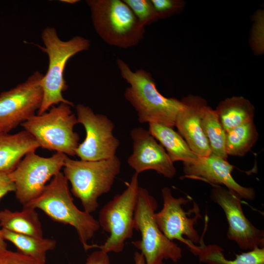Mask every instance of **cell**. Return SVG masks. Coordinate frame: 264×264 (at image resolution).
<instances>
[{
	"label": "cell",
	"instance_id": "obj_1",
	"mask_svg": "<svg viewBox=\"0 0 264 264\" xmlns=\"http://www.w3.org/2000/svg\"><path fill=\"white\" fill-rule=\"evenodd\" d=\"M117 64L122 77L130 85L124 97L137 112L139 122L174 128L176 115L183 106L182 101L162 95L150 72L141 68L133 71L120 59Z\"/></svg>",
	"mask_w": 264,
	"mask_h": 264
},
{
	"label": "cell",
	"instance_id": "obj_2",
	"mask_svg": "<svg viewBox=\"0 0 264 264\" xmlns=\"http://www.w3.org/2000/svg\"><path fill=\"white\" fill-rule=\"evenodd\" d=\"M24 206L39 209L52 220L73 227L85 250L90 249L88 242L100 227L91 214L81 211L75 205L68 181L61 172L38 197Z\"/></svg>",
	"mask_w": 264,
	"mask_h": 264
},
{
	"label": "cell",
	"instance_id": "obj_3",
	"mask_svg": "<svg viewBox=\"0 0 264 264\" xmlns=\"http://www.w3.org/2000/svg\"><path fill=\"white\" fill-rule=\"evenodd\" d=\"M41 37L45 46L41 49L47 54L48 66L40 83L43 96L38 115L46 112L52 106L61 103L74 106L62 94L67 88L64 72L68 60L77 53L88 50L90 45L88 40L81 36L62 41L53 27H45Z\"/></svg>",
	"mask_w": 264,
	"mask_h": 264
},
{
	"label": "cell",
	"instance_id": "obj_4",
	"mask_svg": "<svg viewBox=\"0 0 264 264\" xmlns=\"http://www.w3.org/2000/svg\"><path fill=\"white\" fill-rule=\"evenodd\" d=\"M121 165L116 155L97 161L66 157L63 174L71 184L72 193L81 201L84 211L89 214L96 211L98 198L110 190Z\"/></svg>",
	"mask_w": 264,
	"mask_h": 264
},
{
	"label": "cell",
	"instance_id": "obj_5",
	"mask_svg": "<svg viewBox=\"0 0 264 264\" xmlns=\"http://www.w3.org/2000/svg\"><path fill=\"white\" fill-rule=\"evenodd\" d=\"M93 27L107 44L122 48L137 45L145 27L123 0H88Z\"/></svg>",
	"mask_w": 264,
	"mask_h": 264
},
{
	"label": "cell",
	"instance_id": "obj_6",
	"mask_svg": "<svg viewBox=\"0 0 264 264\" xmlns=\"http://www.w3.org/2000/svg\"><path fill=\"white\" fill-rule=\"evenodd\" d=\"M156 199L148 191L139 187L134 216V227L141 238L132 244L141 252L146 264H165V260L177 263L182 257L181 248L161 231L154 218Z\"/></svg>",
	"mask_w": 264,
	"mask_h": 264
},
{
	"label": "cell",
	"instance_id": "obj_7",
	"mask_svg": "<svg viewBox=\"0 0 264 264\" xmlns=\"http://www.w3.org/2000/svg\"><path fill=\"white\" fill-rule=\"evenodd\" d=\"M71 107L60 103L51 107L48 112L34 115L21 125L34 137L40 147L74 156L80 138L74 131L78 123Z\"/></svg>",
	"mask_w": 264,
	"mask_h": 264
},
{
	"label": "cell",
	"instance_id": "obj_8",
	"mask_svg": "<svg viewBox=\"0 0 264 264\" xmlns=\"http://www.w3.org/2000/svg\"><path fill=\"white\" fill-rule=\"evenodd\" d=\"M138 175L135 173L127 188L115 196L100 211L98 222L110 236L101 245H91L109 253H120L125 242L132 238L134 227V216L139 190Z\"/></svg>",
	"mask_w": 264,
	"mask_h": 264
},
{
	"label": "cell",
	"instance_id": "obj_9",
	"mask_svg": "<svg viewBox=\"0 0 264 264\" xmlns=\"http://www.w3.org/2000/svg\"><path fill=\"white\" fill-rule=\"evenodd\" d=\"M67 156L56 152L44 157L30 152L8 173L15 184L16 198L23 206L42 193L47 181L60 172Z\"/></svg>",
	"mask_w": 264,
	"mask_h": 264
},
{
	"label": "cell",
	"instance_id": "obj_10",
	"mask_svg": "<svg viewBox=\"0 0 264 264\" xmlns=\"http://www.w3.org/2000/svg\"><path fill=\"white\" fill-rule=\"evenodd\" d=\"M163 205L162 209L154 214L156 222L161 231L170 240H176L186 244L190 251L197 256L198 246L203 242L194 225L201 218L200 212L193 217L191 215L199 209L194 202V206L189 211L183 208L190 201L189 197H174L171 189L165 187L161 190Z\"/></svg>",
	"mask_w": 264,
	"mask_h": 264
},
{
	"label": "cell",
	"instance_id": "obj_11",
	"mask_svg": "<svg viewBox=\"0 0 264 264\" xmlns=\"http://www.w3.org/2000/svg\"><path fill=\"white\" fill-rule=\"evenodd\" d=\"M78 123L86 131V137L79 143L75 155L81 160L97 161L116 155L120 142L113 134V123L105 115L96 114L89 107L78 104L76 107Z\"/></svg>",
	"mask_w": 264,
	"mask_h": 264
},
{
	"label": "cell",
	"instance_id": "obj_12",
	"mask_svg": "<svg viewBox=\"0 0 264 264\" xmlns=\"http://www.w3.org/2000/svg\"><path fill=\"white\" fill-rule=\"evenodd\" d=\"M44 75L34 72L24 82L0 94V132H8L35 115L43 100Z\"/></svg>",
	"mask_w": 264,
	"mask_h": 264
},
{
	"label": "cell",
	"instance_id": "obj_13",
	"mask_svg": "<svg viewBox=\"0 0 264 264\" xmlns=\"http://www.w3.org/2000/svg\"><path fill=\"white\" fill-rule=\"evenodd\" d=\"M211 199L223 210L229 227L227 237L243 250L264 247V231L256 228L246 217L242 198L235 192L220 185L213 186Z\"/></svg>",
	"mask_w": 264,
	"mask_h": 264
},
{
	"label": "cell",
	"instance_id": "obj_14",
	"mask_svg": "<svg viewBox=\"0 0 264 264\" xmlns=\"http://www.w3.org/2000/svg\"><path fill=\"white\" fill-rule=\"evenodd\" d=\"M133 151L128 164L139 174L152 170L168 178H173L176 170L163 146L157 143L148 130L142 127L131 132Z\"/></svg>",
	"mask_w": 264,
	"mask_h": 264
},
{
	"label": "cell",
	"instance_id": "obj_15",
	"mask_svg": "<svg viewBox=\"0 0 264 264\" xmlns=\"http://www.w3.org/2000/svg\"><path fill=\"white\" fill-rule=\"evenodd\" d=\"M183 164V178L202 180L213 186L222 185L242 198L253 200L255 198L253 188L242 186L234 179L232 176L234 166L227 160L211 154L207 156H198L195 160Z\"/></svg>",
	"mask_w": 264,
	"mask_h": 264
},
{
	"label": "cell",
	"instance_id": "obj_16",
	"mask_svg": "<svg viewBox=\"0 0 264 264\" xmlns=\"http://www.w3.org/2000/svg\"><path fill=\"white\" fill-rule=\"evenodd\" d=\"M181 101L183 106L176 115L175 126L193 153L198 156L209 155L210 146L201 127L202 115L208 106L206 101L193 95Z\"/></svg>",
	"mask_w": 264,
	"mask_h": 264
},
{
	"label": "cell",
	"instance_id": "obj_17",
	"mask_svg": "<svg viewBox=\"0 0 264 264\" xmlns=\"http://www.w3.org/2000/svg\"><path fill=\"white\" fill-rule=\"evenodd\" d=\"M39 147L34 137L25 130L15 134L0 132V172L10 173L23 157Z\"/></svg>",
	"mask_w": 264,
	"mask_h": 264
},
{
	"label": "cell",
	"instance_id": "obj_18",
	"mask_svg": "<svg viewBox=\"0 0 264 264\" xmlns=\"http://www.w3.org/2000/svg\"><path fill=\"white\" fill-rule=\"evenodd\" d=\"M149 132L161 143L173 162L193 161L198 156L191 150L187 142L173 127L157 123H149Z\"/></svg>",
	"mask_w": 264,
	"mask_h": 264
},
{
	"label": "cell",
	"instance_id": "obj_19",
	"mask_svg": "<svg viewBox=\"0 0 264 264\" xmlns=\"http://www.w3.org/2000/svg\"><path fill=\"white\" fill-rule=\"evenodd\" d=\"M225 132L243 124L254 121L255 108L242 96H233L221 101L215 110Z\"/></svg>",
	"mask_w": 264,
	"mask_h": 264
},
{
	"label": "cell",
	"instance_id": "obj_20",
	"mask_svg": "<svg viewBox=\"0 0 264 264\" xmlns=\"http://www.w3.org/2000/svg\"><path fill=\"white\" fill-rule=\"evenodd\" d=\"M0 226L10 231L43 238V231L36 209L23 206L20 211L8 209L0 211Z\"/></svg>",
	"mask_w": 264,
	"mask_h": 264
},
{
	"label": "cell",
	"instance_id": "obj_21",
	"mask_svg": "<svg viewBox=\"0 0 264 264\" xmlns=\"http://www.w3.org/2000/svg\"><path fill=\"white\" fill-rule=\"evenodd\" d=\"M223 249L215 244L206 245L202 242L199 245L198 255L200 262L207 264H264V247L236 254L233 260L226 259Z\"/></svg>",
	"mask_w": 264,
	"mask_h": 264
},
{
	"label": "cell",
	"instance_id": "obj_22",
	"mask_svg": "<svg viewBox=\"0 0 264 264\" xmlns=\"http://www.w3.org/2000/svg\"><path fill=\"white\" fill-rule=\"evenodd\" d=\"M1 231L5 240L14 244L19 252L44 261H46L47 253L53 250L57 244V242L51 239L16 233L4 228Z\"/></svg>",
	"mask_w": 264,
	"mask_h": 264
},
{
	"label": "cell",
	"instance_id": "obj_23",
	"mask_svg": "<svg viewBox=\"0 0 264 264\" xmlns=\"http://www.w3.org/2000/svg\"><path fill=\"white\" fill-rule=\"evenodd\" d=\"M259 133L254 121L241 125L226 132L225 150L227 155L243 156L257 142Z\"/></svg>",
	"mask_w": 264,
	"mask_h": 264
},
{
	"label": "cell",
	"instance_id": "obj_24",
	"mask_svg": "<svg viewBox=\"0 0 264 264\" xmlns=\"http://www.w3.org/2000/svg\"><path fill=\"white\" fill-rule=\"evenodd\" d=\"M201 127L207 138L211 154L227 160L225 150V135L215 110L207 106L201 119Z\"/></svg>",
	"mask_w": 264,
	"mask_h": 264
},
{
	"label": "cell",
	"instance_id": "obj_25",
	"mask_svg": "<svg viewBox=\"0 0 264 264\" xmlns=\"http://www.w3.org/2000/svg\"><path fill=\"white\" fill-rule=\"evenodd\" d=\"M123 1L129 6L143 26L149 25L158 19L151 0H123Z\"/></svg>",
	"mask_w": 264,
	"mask_h": 264
},
{
	"label": "cell",
	"instance_id": "obj_26",
	"mask_svg": "<svg viewBox=\"0 0 264 264\" xmlns=\"http://www.w3.org/2000/svg\"><path fill=\"white\" fill-rule=\"evenodd\" d=\"M42 261L23 254L6 249L0 251V264H45Z\"/></svg>",
	"mask_w": 264,
	"mask_h": 264
},
{
	"label": "cell",
	"instance_id": "obj_27",
	"mask_svg": "<svg viewBox=\"0 0 264 264\" xmlns=\"http://www.w3.org/2000/svg\"><path fill=\"white\" fill-rule=\"evenodd\" d=\"M158 18H166L180 7L179 2L173 0H151Z\"/></svg>",
	"mask_w": 264,
	"mask_h": 264
},
{
	"label": "cell",
	"instance_id": "obj_28",
	"mask_svg": "<svg viewBox=\"0 0 264 264\" xmlns=\"http://www.w3.org/2000/svg\"><path fill=\"white\" fill-rule=\"evenodd\" d=\"M15 191V184L10 178L8 173L0 172V199L8 193Z\"/></svg>",
	"mask_w": 264,
	"mask_h": 264
},
{
	"label": "cell",
	"instance_id": "obj_29",
	"mask_svg": "<svg viewBox=\"0 0 264 264\" xmlns=\"http://www.w3.org/2000/svg\"><path fill=\"white\" fill-rule=\"evenodd\" d=\"M85 264H110V262L108 253L100 249L91 253Z\"/></svg>",
	"mask_w": 264,
	"mask_h": 264
},
{
	"label": "cell",
	"instance_id": "obj_30",
	"mask_svg": "<svg viewBox=\"0 0 264 264\" xmlns=\"http://www.w3.org/2000/svg\"><path fill=\"white\" fill-rule=\"evenodd\" d=\"M135 264H146L143 255L138 252H135L134 255Z\"/></svg>",
	"mask_w": 264,
	"mask_h": 264
},
{
	"label": "cell",
	"instance_id": "obj_31",
	"mask_svg": "<svg viewBox=\"0 0 264 264\" xmlns=\"http://www.w3.org/2000/svg\"><path fill=\"white\" fill-rule=\"evenodd\" d=\"M7 244L0 229V251L7 249Z\"/></svg>",
	"mask_w": 264,
	"mask_h": 264
},
{
	"label": "cell",
	"instance_id": "obj_32",
	"mask_svg": "<svg viewBox=\"0 0 264 264\" xmlns=\"http://www.w3.org/2000/svg\"><path fill=\"white\" fill-rule=\"evenodd\" d=\"M62 1H64V2H66V3H75V2H77V1H78V0H62Z\"/></svg>",
	"mask_w": 264,
	"mask_h": 264
}]
</instances>
